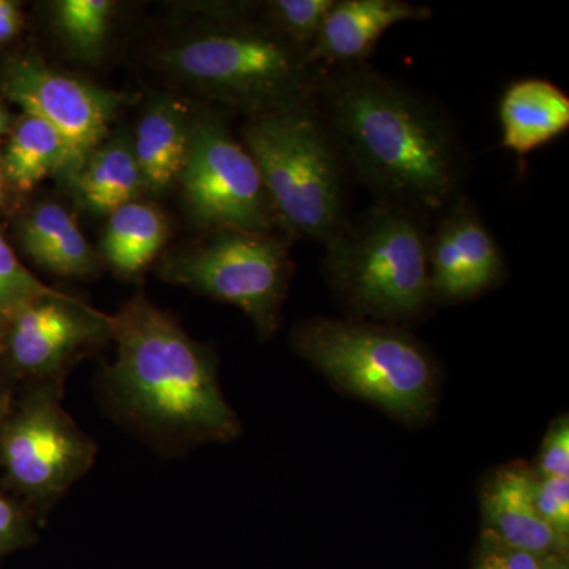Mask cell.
Returning a JSON list of instances; mask_svg holds the SVG:
<instances>
[{"mask_svg": "<svg viewBox=\"0 0 569 569\" xmlns=\"http://www.w3.org/2000/svg\"><path fill=\"white\" fill-rule=\"evenodd\" d=\"M313 102L376 203L430 223L466 197L470 156L437 100L365 63L321 71Z\"/></svg>", "mask_w": 569, "mask_h": 569, "instance_id": "obj_1", "label": "cell"}, {"mask_svg": "<svg viewBox=\"0 0 569 569\" xmlns=\"http://www.w3.org/2000/svg\"><path fill=\"white\" fill-rule=\"evenodd\" d=\"M116 359L104 388L146 436L170 445L233 440L241 425L224 399L217 362L170 313L137 295L111 316Z\"/></svg>", "mask_w": 569, "mask_h": 569, "instance_id": "obj_2", "label": "cell"}, {"mask_svg": "<svg viewBox=\"0 0 569 569\" xmlns=\"http://www.w3.org/2000/svg\"><path fill=\"white\" fill-rule=\"evenodd\" d=\"M241 141L283 236L325 244L346 227L353 178L313 100L249 116Z\"/></svg>", "mask_w": 569, "mask_h": 569, "instance_id": "obj_3", "label": "cell"}, {"mask_svg": "<svg viewBox=\"0 0 569 569\" xmlns=\"http://www.w3.org/2000/svg\"><path fill=\"white\" fill-rule=\"evenodd\" d=\"M163 66L217 102L249 116L310 102L321 71L268 21L228 11L162 54Z\"/></svg>", "mask_w": 569, "mask_h": 569, "instance_id": "obj_4", "label": "cell"}, {"mask_svg": "<svg viewBox=\"0 0 569 569\" xmlns=\"http://www.w3.org/2000/svg\"><path fill=\"white\" fill-rule=\"evenodd\" d=\"M430 223L373 203L325 242L326 280L358 320L396 325L426 312Z\"/></svg>", "mask_w": 569, "mask_h": 569, "instance_id": "obj_5", "label": "cell"}, {"mask_svg": "<svg viewBox=\"0 0 569 569\" xmlns=\"http://www.w3.org/2000/svg\"><path fill=\"white\" fill-rule=\"evenodd\" d=\"M296 353L335 387L392 417H429L437 400V369L425 347L397 325L316 317L291 332Z\"/></svg>", "mask_w": 569, "mask_h": 569, "instance_id": "obj_6", "label": "cell"}, {"mask_svg": "<svg viewBox=\"0 0 569 569\" xmlns=\"http://www.w3.org/2000/svg\"><path fill=\"white\" fill-rule=\"evenodd\" d=\"M63 380L40 381L0 402V470L32 515L50 511L96 462L97 445L62 406Z\"/></svg>", "mask_w": 569, "mask_h": 569, "instance_id": "obj_7", "label": "cell"}, {"mask_svg": "<svg viewBox=\"0 0 569 569\" xmlns=\"http://www.w3.org/2000/svg\"><path fill=\"white\" fill-rule=\"evenodd\" d=\"M164 282L239 307L261 339L279 328L293 276L287 236L272 231L219 228L160 264Z\"/></svg>", "mask_w": 569, "mask_h": 569, "instance_id": "obj_8", "label": "cell"}, {"mask_svg": "<svg viewBox=\"0 0 569 569\" xmlns=\"http://www.w3.org/2000/svg\"><path fill=\"white\" fill-rule=\"evenodd\" d=\"M179 182L190 219L201 230L274 233L280 228L253 157L219 112L193 116Z\"/></svg>", "mask_w": 569, "mask_h": 569, "instance_id": "obj_9", "label": "cell"}, {"mask_svg": "<svg viewBox=\"0 0 569 569\" xmlns=\"http://www.w3.org/2000/svg\"><path fill=\"white\" fill-rule=\"evenodd\" d=\"M0 92L17 103L22 114L58 130L70 153L67 179L102 144L116 116L129 102L126 93L59 73L36 54L14 56L3 63Z\"/></svg>", "mask_w": 569, "mask_h": 569, "instance_id": "obj_10", "label": "cell"}, {"mask_svg": "<svg viewBox=\"0 0 569 569\" xmlns=\"http://www.w3.org/2000/svg\"><path fill=\"white\" fill-rule=\"evenodd\" d=\"M111 339V316L56 291L11 313L3 328L0 365L24 385L63 380L82 351Z\"/></svg>", "mask_w": 569, "mask_h": 569, "instance_id": "obj_11", "label": "cell"}, {"mask_svg": "<svg viewBox=\"0 0 569 569\" xmlns=\"http://www.w3.org/2000/svg\"><path fill=\"white\" fill-rule=\"evenodd\" d=\"M430 298L441 305L471 301L507 276V261L481 213L467 197L441 213L429 233Z\"/></svg>", "mask_w": 569, "mask_h": 569, "instance_id": "obj_12", "label": "cell"}, {"mask_svg": "<svg viewBox=\"0 0 569 569\" xmlns=\"http://www.w3.org/2000/svg\"><path fill=\"white\" fill-rule=\"evenodd\" d=\"M432 14L430 7L406 0H335L307 61L320 71L365 66L392 26Z\"/></svg>", "mask_w": 569, "mask_h": 569, "instance_id": "obj_13", "label": "cell"}, {"mask_svg": "<svg viewBox=\"0 0 569 569\" xmlns=\"http://www.w3.org/2000/svg\"><path fill=\"white\" fill-rule=\"evenodd\" d=\"M537 475L523 463H509L482 490L485 531L509 548L539 559L563 557L568 546L539 516L535 500Z\"/></svg>", "mask_w": 569, "mask_h": 569, "instance_id": "obj_14", "label": "cell"}, {"mask_svg": "<svg viewBox=\"0 0 569 569\" xmlns=\"http://www.w3.org/2000/svg\"><path fill=\"white\" fill-rule=\"evenodd\" d=\"M501 146L519 159L569 129L568 93L545 78L512 81L498 102Z\"/></svg>", "mask_w": 569, "mask_h": 569, "instance_id": "obj_15", "label": "cell"}, {"mask_svg": "<svg viewBox=\"0 0 569 569\" xmlns=\"http://www.w3.org/2000/svg\"><path fill=\"white\" fill-rule=\"evenodd\" d=\"M192 118L174 100L153 103L138 122L132 142L142 186L153 194L170 190L181 178L189 151Z\"/></svg>", "mask_w": 569, "mask_h": 569, "instance_id": "obj_16", "label": "cell"}, {"mask_svg": "<svg viewBox=\"0 0 569 569\" xmlns=\"http://www.w3.org/2000/svg\"><path fill=\"white\" fill-rule=\"evenodd\" d=\"M20 239L26 253L52 274L84 279L99 271V254L61 204L33 208L22 219Z\"/></svg>", "mask_w": 569, "mask_h": 569, "instance_id": "obj_17", "label": "cell"}, {"mask_svg": "<svg viewBox=\"0 0 569 569\" xmlns=\"http://www.w3.org/2000/svg\"><path fill=\"white\" fill-rule=\"evenodd\" d=\"M69 182L82 208L99 216H110L137 201L144 189L132 142L126 137L103 141L93 149Z\"/></svg>", "mask_w": 569, "mask_h": 569, "instance_id": "obj_18", "label": "cell"}, {"mask_svg": "<svg viewBox=\"0 0 569 569\" xmlns=\"http://www.w3.org/2000/svg\"><path fill=\"white\" fill-rule=\"evenodd\" d=\"M167 236V220L160 209L132 201L108 216L100 250L116 274L133 277L156 260Z\"/></svg>", "mask_w": 569, "mask_h": 569, "instance_id": "obj_19", "label": "cell"}, {"mask_svg": "<svg viewBox=\"0 0 569 569\" xmlns=\"http://www.w3.org/2000/svg\"><path fill=\"white\" fill-rule=\"evenodd\" d=\"M9 134L2 156L9 186L20 192H31L47 176H66L69 171V148L50 123L22 114L13 122Z\"/></svg>", "mask_w": 569, "mask_h": 569, "instance_id": "obj_20", "label": "cell"}, {"mask_svg": "<svg viewBox=\"0 0 569 569\" xmlns=\"http://www.w3.org/2000/svg\"><path fill=\"white\" fill-rule=\"evenodd\" d=\"M114 3L110 0H61L56 3V26L80 59L99 58L110 31Z\"/></svg>", "mask_w": 569, "mask_h": 569, "instance_id": "obj_21", "label": "cell"}, {"mask_svg": "<svg viewBox=\"0 0 569 569\" xmlns=\"http://www.w3.org/2000/svg\"><path fill=\"white\" fill-rule=\"evenodd\" d=\"M335 0H272L263 7V18L277 33L309 54Z\"/></svg>", "mask_w": 569, "mask_h": 569, "instance_id": "obj_22", "label": "cell"}, {"mask_svg": "<svg viewBox=\"0 0 569 569\" xmlns=\"http://www.w3.org/2000/svg\"><path fill=\"white\" fill-rule=\"evenodd\" d=\"M21 263L7 239L0 233V317L11 313L37 299L56 293Z\"/></svg>", "mask_w": 569, "mask_h": 569, "instance_id": "obj_23", "label": "cell"}, {"mask_svg": "<svg viewBox=\"0 0 569 569\" xmlns=\"http://www.w3.org/2000/svg\"><path fill=\"white\" fill-rule=\"evenodd\" d=\"M535 500L539 516L568 546L569 538V478H538Z\"/></svg>", "mask_w": 569, "mask_h": 569, "instance_id": "obj_24", "label": "cell"}, {"mask_svg": "<svg viewBox=\"0 0 569 569\" xmlns=\"http://www.w3.org/2000/svg\"><path fill=\"white\" fill-rule=\"evenodd\" d=\"M546 561L548 559L509 548L488 531H482L473 569H546Z\"/></svg>", "mask_w": 569, "mask_h": 569, "instance_id": "obj_25", "label": "cell"}, {"mask_svg": "<svg viewBox=\"0 0 569 569\" xmlns=\"http://www.w3.org/2000/svg\"><path fill=\"white\" fill-rule=\"evenodd\" d=\"M538 478H569V422L560 418L550 427L542 441L538 468L533 470Z\"/></svg>", "mask_w": 569, "mask_h": 569, "instance_id": "obj_26", "label": "cell"}, {"mask_svg": "<svg viewBox=\"0 0 569 569\" xmlns=\"http://www.w3.org/2000/svg\"><path fill=\"white\" fill-rule=\"evenodd\" d=\"M32 518L31 509L0 490V553L32 537Z\"/></svg>", "mask_w": 569, "mask_h": 569, "instance_id": "obj_27", "label": "cell"}, {"mask_svg": "<svg viewBox=\"0 0 569 569\" xmlns=\"http://www.w3.org/2000/svg\"><path fill=\"white\" fill-rule=\"evenodd\" d=\"M22 24L20 7L10 0H0V44L18 36Z\"/></svg>", "mask_w": 569, "mask_h": 569, "instance_id": "obj_28", "label": "cell"}, {"mask_svg": "<svg viewBox=\"0 0 569 569\" xmlns=\"http://www.w3.org/2000/svg\"><path fill=\"white\" fill-rule=\"evenodd\" d=\"M11 127H13V119H11L10 112L0 103V137L10 133Z\"/></svg>", "mask_w": 569, "mask_h": 569, "instance_id": "obj_29", "label": "cell"}, {"mask_svg": "<svg viewBox=\"0 0 569 569\" xmlns=\"http://www.w3.org/2000/svg\"><path fill=\"white\" fill-rule=\"evenodd\" d=\"M7 189H9V181H7L6 171H3L2 156H0V208L6 206Z\"/></svg>", "mask_w": 569, "mask_h": 569, "instance_id": "obj_30", "label": "cell"}, {"mask_svg": "<svg viewBox=\"0 0 569 569\" xmlns=\"http://www.w3.org/2000/svg\"><path fill=\"white\" fill-rule=\"evenodd\" d=\"M546 569H568L567 561L563 560V557H550L548 561H546Z\"/></svg>", "mask_w": 569, "mask_h": 569, "instance_id": "obj_31", "label": "cell"}, {"mask_svg": "<svg viewBox=\"0 0 569 569\" xmlns=\"http://www.w3.org/2000/svg\"><path fill=\"white\" fill-rule=\"evenodd\" d=\"M3 328H6V318L0 317V350H2V337H3ZM2 378V377H0ZM7 396L6 389L0 385V402H2L3 397Z\"/></svg>", "mask_w": 569, "mask_h": 569, "instance_id": "obj_32", "label": "cell"}]
</instances>
